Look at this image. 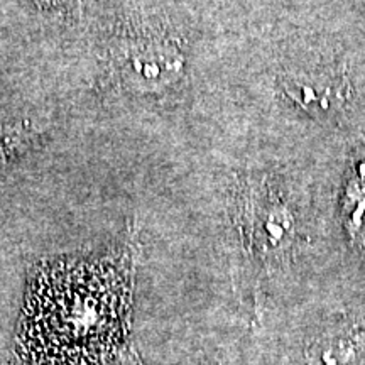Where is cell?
<instances>
[{
  "label": "cell",
  "mask_w": 365,
  "mask_h": 365,
  "mask_svg": "<svg viewBox=\"0 0 365 365\" xmlns=\"http://www.w3.org/2000/svg\"><path fill=\"white\" fill-rule=\"evenodd\" d=\"M364 346L362 333L335 331L313 345L309 365H349Z\"/></svg>",
  "instance_id": "cell-4"
},
{
  "label": "cell",
  "mask_w": 365,
  "mask_h": 365,
  "mask_svg": "<svg viewBox=\"0 0 365 365\" xmlns=\"http://www.w3.org/2000/svg\"><path fill=\"white\" fill-rule=\"evenodd\" d=\"M331 70H294L286 73L282 81L286 93L314 115L336 108L344 98V81Z\"/></svg>",
  "instance_id": "cell-2"
},
{
  "label": "cell",
  "mask_w": 365,
  "mask_h": 365,
  "mask_svg": "<svg viewBox=\"0 0 365 365\" xmlns=\"http://www.w3.org/2000/svg\"><path fill=\"white\" fill-rule=\"evenodd\" d=\"M124 259L59 262L36 274L19 333L31 365H115L125 349Z\"/></svg>",
  "instance_id": "cell-1"
},
{
  "label": "cell",
  "mask_w": 365,
  "mask_h": 365,
  "mask_svg": "<svg viewBox=\"0 0 365 365\" xmlns=\"http://www.w3.org/2000/svg\"><path fill=\"white\" fill-rule=\"evenodd\" d=\"M129 70L144 86H164L176 78L181 68L178 48L161 41L135 44L129 51Z\"/></svg>",
  "instance_id": "cell-3"
}]
</instances>
